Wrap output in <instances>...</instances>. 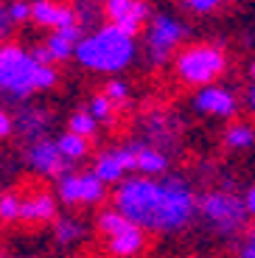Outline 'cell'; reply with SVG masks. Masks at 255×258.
<instances>
[{
  "label": "cell",
  "instance_id": "1",
  "mask_svg": "<svg viewBox=\"0 0 255 258\" xmlns=\"http://www.w3.org/2000/svg\"><path fill=\"white\" fill-rule=\"evenodd\" d=\"M115 211L143 230L174 233L194 219L197 197L182 177H132L115 188Z\"/></svg>",
  "mask_w": 255,
  "mask_h": 258
},
{
  "label": "cell",
  "instance_id": "17",
  "mask_svg": "<svg viewBox=\"0 0 255 258\" xmlns=\"http://www.w3.org/2000/svg\"><path fill=\"white\" fill-rule=\"evenodd\" d=\"M56 146H59V152H62V157H65L68 163H76V160H82V157H87V152H90V143H87V138H82V135H73V132H65V135H59Z\"/></svg>",
  "mask_w": 255,
  "mask_h": 258
},
{
  "label": "cell",
  "instance_id": "19",
  "mask_svg": "<svg viewBox=\"0 0 255 258\" xmlns=\"http://www.w3.org/2000/svg\"><path fill=\"white\" fill-rule=\"evenodd\" d=\"M252 143H255V126H249V123H244V121L233 123V126L224 132V146L227 149L241 152V149H249Z\"/></svg>",
  "mask_w": 255,
  "mask_h": 258
},
{
  "label": "cell",
  "instance_id": "13",
  "mask_svg": "<svg viewBox=\"0 0 255 258\" xmlns=\"http://www.w3.org/2000/svg\"><path fill=\"white\" fill-rule=\"evenodd\" d=\"M194 107L205 115H216V118H230L236 112V98L233 93L224 90V87H216V84H208L197 93L194 98Z\"/></svg>",
  "mask_w": 255,
  "mask_h": 258
},
{
  "label": "cell",
  "instance_id": "28",
  "mask_svg": "<svg viewBox=\"0 0 255 258\" xmlns=\"http://www.w3.org/2000/svg\"><path fill=\"white\" fill-rule=\"evenodd\" d=\"M12 26H14V20H12V14H9V9L0 6V39H6V37H9Z\"/></svg>",
  "mask_w": 255,
  "mask_h": 258
},
{
  "label": "cell",
  "instance_id": "15",
  "mask_svg": "<svg viewBox=\"0 0 255 258\" xmlns=\"http://www.w3.org/2000/svg\"><path fill=\"white\" fill-rule=\"evenodd\" d=\"M132 160H135V171H141V177H154L163 174L168 166V157L160 152L157 146H149V143H132Z\"/></svg>",
  "mask_w": 255,
  "mask_h": 258
},
{
  "label": "cell",
  "instance_id": "32",
  "mask_svg": "<svg viewBox=\"0 0 255 258\" xmlns=\"http://www.w3.org/2000/svg\"><path fill=\"white\" fill-rule=\"evenodd\" d=\"M252 79H255V64H252Z\"/></svg>",
  "mask_w": 255,
  "mask_h": 258
},
{
  "label": "cell",
  "instance_id": "5",
  "mask_svg": "<svg viewBox=\"0 0 255 258\" xmlns=\"http://www.w3.org/2000/svg\"><path fill=\"white\" fill-rule=\"evenodd\" d=\"M224 64H227V59H224L222 48L191 45L177 56L174 68H177V76L185 84H191V87H208V84H213V79L222 76Z\"/></svg>",
  "mask_w": 255,
  "mask_h": 258
},
{
  "label": "cell",
  "instance_id": "20",
  "mask_svg": "<svg viewBox=\"0 0 255 258\" xmlns=\"http://www.w3.org/2000/svg\"><path fill=\"white\" fill-rule=\"evenodd\" d=\"M98 129V121L90 112L79 110L71 115V121H68V132H73V135H82V138H93Z\"/></svg>",
  "mask_w": 255,
  "mask_h": 258
},
{
  "label": "cell",
  "instance_id": "9",
  "mask_svg": "<svg viewBox=\"0 0 255 258\" xmlns=\"http://www.w3.org/2000/svg\"><path fill=\"white\" fill-rule=\"evenodd\" d=\"M104 12L112 20V26L129 37L141 31L149 17V9L143 0H104Z\"/></svg>",
  "mask_w": 255,
  "mask_h": 258
},
{
  "label": "cell",
  "instance_id": "7",
  "mask_svg": "<svg viewBox=\"0 0 255 258\" xmlns=\"http://www.w3.org/2000/svg\"><path fill=\"white\" fill-rule=\"evenodd\" d=\"M104 182L93 171L59 177V200L65 205H96L104 200Z\"/></svg>",
  "mask_w": 255,
  "mask_h": 258
},
{
  "label": "cell",
  "instance_id": "11",
  "mask_svg": "<svg viewBox=\"0 0 255 258\" xmlns=\"http://www.w3.org/2000/svg\"><path fill=\"white\" fill-rule=\"evenodd\" d=\"M20 219L28 222V225H45V222L56 219V200H53V194L37 188V191L20 197Z\"/></svg>",
  "mask_w": 255,
  "mask_h": 258
},
{
  "label": "cell",
  "instance_id": "23",
  "mask_svg": "<svg viewBox=\"0 0 255 258\" xmlns=\"http://www.w3.org/2000/svg\"><path fill=\"white\" fill-rule=\"evenodd\" d=\"M20 219V194H3L0 197V222Z\"/></svg>",
  "mask_w": 255,
  "mask_h": 258
},
{
  "label": "cell",
  "instance_id": "14",
  "mask_svg": "<svg viewBox=\"0 0 255 258\" xmlns=\"http://www.w3.org/2000/svg\"><path fill=\"white\" fill-rule=\"evenodd\" d=\"M31 20L37 26H48V28H53V31L79 26L76 12H73L71 6H56L51 0H37V3H31Z\"/></svg>",
  "mask_w": 255,
  "mask_h": 258
},
{
  "label": "cell",
  "instance_id": "29",
  "mask_svg": "<svg viewBox=\"0 0 255 258\" xmlns=\"http://www.w3.org/2000/svg\"><path fill=\"white\" fill-rule=\"evenodd\" d=\"M12 126H14V121L9 118V112L0 110V138H9V135H12Z\"/></svg>",
  "mask_w": 255,
  "mask_h": 258
},
{
  "label": "cell",
  "instance_id": "22",
  "mask_svg": "<svg viewBox=\"0 0 255 258\" xmlns=\"http://www.w3.org/2000/svg\"><path fill=\"white\" fill-rule=\"evenodd\" d=\"M87 112L96 118V121H104V123H107V121H112V115H115V104L101 93V96H93V101H90V110H87Z\"/></svg>",
  "mask_w": 255,
  "mask_h": 258
},
{
  "label": "cell",
  "instance_id": "12",
  "mask_svg": "<svg viewBox=\"0 0 255 258\" xmlns=\"http://www.w3.org/2000/svg\"><path fill=\"white\" fill-rule=\"evenodd\" d=\"M126 171H135V160H132V149H118V152H104L96 160V168L93 174L109 185V182H123V174Z\"/></svg>",
  "mask_w": 255,
  "mask_h": 258
},
{
  "label": "cell",
  "instance_id": "4",
  "mask_svg": "<svg viewBox=\"0 0 255 258\" xmlns=\"http://www.w3.org/2000/svg\"><path fill=\"white\" fill-rule=\"evenodd\" d=\"M98 230L107 239V252L115 258H135L146 250V230L129 222L115 208L98 213Z\"/></svg>",
  "mask_w": 255,
  "mask_h": 258
},
{
  "label": "cell",
  "instance_id": "21",
  "mask_svg": "<svg viewBox=\"0 0 255 258\" xmlns=\"http://www.w3.org/2000/svg\"><path fill=\"white\" fill-rule=\"evenodd\" d=\"M82 239V225L71 216H65V219H56V241L59 244H73V241Z\"/></svg>",
  "mask_w": 255,
  "mask_h": 258
},
{
  "label": "cell",
  "instance_id": "24",
  "mask_svg": "<svg viewBox=\"0 0 255 258\" xmlns=\"http://www.w3.org/2000/svg\"><path fill=\"white\" fill-rule=\"evenodd\" d=\"M104 96L109 98V101L118 107V104H126L129 98V87L123 82H118V79H112V82H107V87H104Z\"/></svg>",
  "mask_w": 255,
  "mask_h": 258
},
{
  "label": "cell",
  "instance_id": "6",
  "mask_svg": "<svg viewBox=\"0 0 255 258\" xmlns=\"http://www.w3.org/2000/svg\"><path fill=\"white\" fill-rule=\"evenodd\" d=\"M197 205H199L202 219L208 222L213 230L222 233V236H230V233L241 230L247 216H249L244 200L236 197L233 191H208Z\"/></svg>",
  "mask_w": 255,
  "mask_h": 258
},
{
  "label": "cell",
  "instance_id": "26",
  "mask_svg": "<svg viewBox=\"0 0 255 258\" xmlns=\"http://www.w3.org/2000/svg\"><path fill=\"white\" fill-rule=\"evenodd\" d=\"M238 258H255V227L247 230V236H244L241 250H238Z\"/></svg>",
  "mask_w": 255,
  "mask_h": 258
},
{
  "label": "cell",
  "instance_id": "8",
  "mask_svg": "<svg viewBox=\"0 0 255 258\" xmlns=\"http://www.w3.org/2000/svg\"><path fill=\"white\" fill-rule=\"evenodd\" d=\"M182 39V26L177 20L160 14V17L152 20V28H149V59L154 64H163L168 56H171L174 45Z\"/></svg>",
  "mask_w": 255,
  "mask_h": 258
},
{
  "label": "cell",
  "instance_id": "30",
  "mask_svg": "<svg viewBox=\"0 0 255 258\" xmlns=\"http://www.w3.org/2000/svg\"><path fill=\"white\" fill-rule=\"evenodd\" d=\"M244 205H247V213H249V216H255V185L247 191V197H244Z\"/></svg>",
  "mask_w": 255,
  "mask_h": 258
},
{
  "label": "cell",
  "instance_id": "2",
  "mask_svg": "<svg viewBox=\"0 0 255 258\" xmlns=\"http://www.w3.org/2000/svg\"><path fill=\"white\" fill-rule=\"evenodd\" d=\"M56 84V71L39 64L20 45H0V90L9 98H26L34 90Z\"/></svg>",
  "mask_w": 255,
  "mask_h": 258
},
{
  "label": "cell",
  "instance_id": "3",
  "mask_svg": "<svg viewBox=\"0 0 255 258\" xmlns=\"http://www.w3.org/2000/svg\"><path fill=\"white\" fill-rule=\"evenodd\" d=\"M135 42L129 34L118 31L115 26H104L90 37H82L76 45V59L90 71H121L132 62Z\"/></svg>",
  "mask_w": 255,
  "mask_h": 258
},
{
  "label": "cell",
  "instance_id": "31",
  "mask_svg": "<svg viewBox=\"0 0 255 258\" xmlns=\"http://www.w3.org/2000/svg\"><path fill=\"white\" fill-rule=\"evenodd\" d=\"M249 107H252V110H255V87H252V90H249Z\"/></svg>",
  "mask_w": 255,
  "mask_h": 258
},
{
  "label": "cell",
  "instance_id": "16",
  "mask_svg": "<svg viewBox=\"0 0 255 258\" xmlns=\"http://www.w3.org/2000/svg\"><path fill=\"white\" fill-rule=\"evenodd\" d=\"M82 42V26H71L62 31H53L45 42V51L51 53V62H62L71 53H76V45Z\"/></svg>",
  "mask_w": 255,
  "mask_h": 258
},
{
  "label": "cell",
  "instance_id": "25",
  "mask_svg": "<svg viewBox=\"0 0 255 258\" xmlns=\"http://www.w3.org/2000/svg\"><path fill=\"white\" fill-rule=\"evenodd\" d=\"M9 14H12L14 23H23V20L31 17V6H28V3H23V0H17V3H12V6H9Z\"/></svg>",
  "mask_w": 255,
  "mask_h": 258
},
{
  "label": "cell",
  "instance_id": "10",
  "mask_svg": "<svg viewBox=\"0 0 255 258\" xmlns=\"http://www.w3.org/2000/svg\"><path fill=\"white\" fill-rule=\"evenodd\" d=\"M28 163L42 177H65V166H68L56 141H48V138H39L28 146Z\"/></svg>",
  "mask_w": 255,
  "mask_h": 258
},
{
  "label": "cell",
  "instance_id": "27",
  "mask_svg": "<svg viewBox=\"0 0 255 258\" xmlns=\"http://www.w3.org/2000/svg\"><path fill=\"white\" fill-rule=\"evenodd\" d=\"M194 12H213L216 6H222L224 0H185Z\"/></svg>",
  "mask_w": 255,
  "mask_h": 258
},
{
  "label": "cell",
  "instance_id": "18",
  "mask_svg": "<svg viewBox=\"0 0 255 258\" xmlns=\"http://www.w3.org/2000/svg\"><path fill=\"white\" fill-rule=\"evenodd\" d=\"M45 126H48V112L45 110H23L17 118V129L23 135H31L34 141H39Z\"/></svg>",
  "mask_w": 255,
  "mask_h": 258
}]
</instances>
